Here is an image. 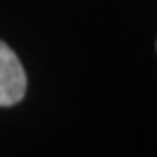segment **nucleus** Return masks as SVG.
<instances>
[{
	"label": "nucleus",
	"instance_id": "obj_1",
	"mask_svg": "<svg viewBox=\"0 0 157 157\" xmlns=\"http://www.w3.org/2000/svg\"><path fill=\"white\" fill-rule=\"evenodd\" d=\"M26 94V72L20 57L0 39V107H13Z\"/></svg>",
	"mask_w": 157,
	"mask_h": 157
}]
</instances>
